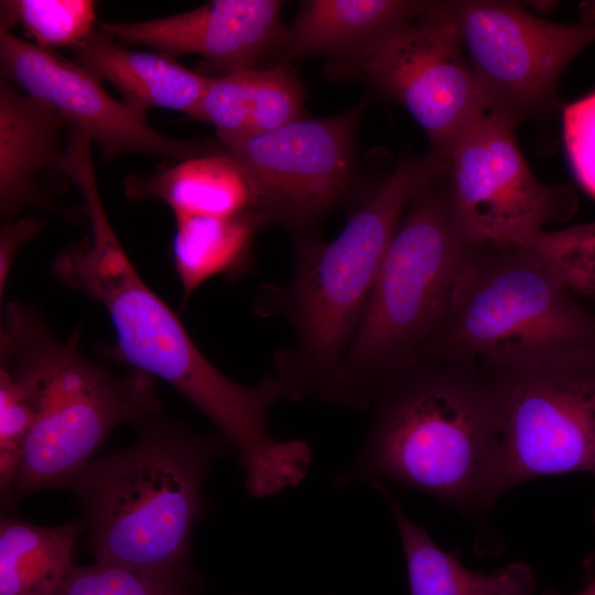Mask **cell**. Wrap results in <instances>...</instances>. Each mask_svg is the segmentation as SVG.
I'll return each mask as SVG.
<instances>
[{"label": "cell", "mask_w": 595, "mask_h": 595, "mask_svg": "<svg viewBox=\"0 0 595 595\" xmlns=\"http://www.w3.org/2000/svg\"><path fill=\"white\" fill-rule=\"evenodd\" d=\"M543 595H559L558 593L551 592V593H544ZM573 595H595V573L592 575V577L587 581V583L584 585V587L578 591L577 593Z\"/></svg>", "instance_id": "cell-29"}, {"label": "cell", "mask_w": 595, "mask_h": 595, "mask_svg": "<svg viewBox=\"0 0 595 595\" xmlns=\"http://www.w3.org/2000/svg\"><path fill=\"white\" fill-rule=\"evenodd\" d=\"M387 505L403 550L410 595H532L537 583L530 566L515 562L490 573L464 566L442 550L426 530L403 510L382 483L369 484Z\"/></svg>", "instance_id": "cell-20"}, {"label": "cell", "mask_w": 595, "mask_h": 595, "mask_svg": "<svg viewBox=\"0 0 595 595\" xmlns=\"http://www.w3.org/2000/svg\"><path fill=\"white\" fill-rule=\"evenodd\" d=\"M446 169L411 201L382 259L358 327L324 403L364 410L413 365L439 325L455 283L482 244L455 219Z\"/></svg>", "instance_id": "cell-6"}, {"label": "cell", "mask_w": 595, "mask_h": 595, "mask_svg": "<svg viewBox=\"0 0 595 595\" xmlns=\"http://www.w3.org/2000/svg\"><path fill=\"white\" fill-rule=\"evenodd\" d=\"M67 128L53 108L1 78L0 212L6 221L26 208L53 205L40 177H66L62 133Z\"/></svg>", "instance_id": "cell-15"}, {"label": "cell", "mask_w": 595, "mask_h": 595, "mask_svg": "<svg viewBox=\"0 0 595 595\" xmlns=\"http://www.w3.org/2000/svg\"><path fill=\"white\" fill-rule=\"evenodd\" d=\"M122 184L128 198L161 201L174 217L258 213L248 173L226 151L180 160L148 176L129 175Z\"/></svg>", "instance_id": "cell-19"}, {"label": "cell", "mask_w": 595, "mask_h": 595, "mask_svg": "<svg viewBox=\"0 0 595 595\" xmlns=\"http://www.w3.org/2000/svg\"><path fill=\"white\" fill-rule=\"evenodd\" d=\"M452 2L488 111L515 126L553 110L563 72L595 42L593 20L551 21L511 1Z\"/></svg>", "instance_id": "cell-10"}, {"label": "cell", "mask_w": 595, "mask_h": 595, "mask_svg": "<svg viewBox=\"0 0 595 595\" xmlns=\"http://www.w3.org/2000/svg\"><path fill=\"white\" fill-rule=\"evenodd\" d=\"M0 65L1 78L83 130L99 145L107 162L130 153L180 161L225 151L209 141L160 133L74 61L24 41L10 30L0 29Z\"/></svg>", "instance_id": "cell-13"}, {"label": "cell", "mask_w": 595, "mask_h": 595, "mask_svg": "<svg viewBox=\"0 0 595 595\" xmlns=\"http://www.w3.org/2000/svg\"><path fill=\"white\" fill-rule=\"evenodd\" d=\"M175 224L172 258L185 301L216 275L238 277L249 270L252 240L268 225L259 213L180 216Z\"/></svg>", "instance_id": "cell-21"}, {"label": "cell", "mask_w": 595, "mask_h": 595, "mask_svg": "<svg viewBox=\"0 0 595 595\" xmlns=\"http://www.w3.org/2000/svg\"><path fill=\"white\" fill-rule=\"evenodd\" d=\"M426 1L306 0L283 28L270 54L274 64L291 65L310 57L328 60L368 45L415 13Z\"/></svg>", "instance_id": "cell-18"}, {"label": "cell", "mask_w": 595, "mask_h": 595, "mask_svg": "<svg viewBox=\"0 0 595 595\" xmlns=\"http://www.w3.org/2000/svg\"><path fill=\"white\" fill-rule=\"evenodd\" d=\"M83 520L40 526L15 516L0 521V595H52L74 565Z\"/></svg>", "instance_id": "cell-22"}, {"label": "cell", "mask_w": 595, "mask_h": 595, "mask_svg": "<svg viewBox=\"0 0 595 595\" xmlns=\"http://www.w3.org/2000/svg\"><path fill=\"white\" fill-rule=\"evenodd\" d=\"M563 140L575 177L595 197V93L564 108Z\"/></svg>", "instance_id": "cell-27"}, {"label": "cell", "mask_w": 595, "mask_h": 595, "mask_svg": "<svg viewBox=\"0 0 595 595\" xmlns=\"http://www.w3.org/2000/svg\"><path fill=\"white\" fill-rule=\"evenodd\" d=\"M71 181L83 197L90 235L60 252L56 279L106 310L120 359L172 386L216 425L238 455L246 486L282 484L296 468L299 452L293 440H275L268 425L271 408L285 398L279 378L245 386L219 371L133 267L107 216L94 164H76Z\"/></svg>", "instance_id": "cell-1"}, {"label": "cell", "mask_w": 595, "mask_h": 595, "mask_svg": "<svg viewBox=\"0 0 595 595\" xmlns=\"http://www.w3.org/2000/svg\"><path fill=\"white\" fill-rule=\"evenodd\" d=\"M483 371L496 408L498 497L537 477L595 474V356Z\"/></svg>", "instance_id": "cell-9"}, {"label": "cell", "mask_w": 595, "mask_h": 595, "mask_svg": "<svg viewBox=\"0 0 595 595\" xmlns=\"http://www.w3.org/2000/svg\"><path fill=\"white\" fill-rule=\"evenodd\" d=\"M282 1L213 0L187 12L136 21H102L99 30L126 45L151 47L175 60L201 56L213 75L255 68L283 32Z\"/></svg>", "instance_id": "cell-14"}, {"label": "cell", "mask_w": 595, "mask_h": 595, "mask_svg": "<svg viewBox=\"0 0 595 595\" xmlns=\"http://www.w3.org/2000/svg\"><path fill=\"white\" fill-rule=\"evenodd\" d=\"M291 65L208 75L190 118L212 125L219 140L268 132L305 116V91Z\"/></svg>", "instance_id": "cell-17"}, {"label": "cell", "mask_w": 595, "mask_h": 595, "mask_svg": "<svg viewBox=\"0 0 595 595\" xmlns=\"http://www.w3.org/2000/svg\"><path fill=\"white\" fill-rule=\"evenodd\" d=\"M325 74L336 82L366 84L403 107L424 130L431 150L444 156L488 112L452 1H426L368 45L328 60Z\"/></svg>", "instance_id": "cell-8"}, {"label": "cell", "mask_w": 595, "mask_h": 595, "mask_svg": "<svg viewBox=\"0 0 595 595\" xmlns=\"http://www.w3.org/2000/svg\"><path fill=\"white\" fill-rule=\"evenodd\" d=\"M194 586L96 561L88 565L74 564L52 595H195Z\"/></svg>", "instance_id": "cell-25"}, {"label": "cell", "mask_w": 595, "mask_h": 595, "mask_svg": "<svg viewBox=\"0 0 595 595\" xmlns=\"http://www.w3.org/2000/svg\"><path fill=\"white\" fill-rule=\"evenodd\" d=\"M446 166V156L431 149L422 155L402 156L333 240L302 237L296 241L286 285L260 291L259 313L283 317L294 335L293 343L273 357L286 399L323 401L401 217Z\"/></svg>", "instance_id": "cell-4"}, {"label": "cell", "mask_w": 595, "mask_h": 595, "mask_svg": "<svg viewBox=\"0 0 595 595\" xmlns=\"http://www.w3.org/2000/svg\"><path fill=\"white\" fill-rule=\"evenodd\" d=\"M0 358V369L20 385L34 412L12 504L36 491L68 489L117 425L138 428L163 414L154 378L94 364L79 350L78 333L57 339L30 306L6 304Z\"/></svg>", "instance_id": "cell-5"}, {"label": "cell", "mask_w": 595, "mask_h": 595, "mask_svg": "<svg viewBox=\"0 0 595 595\" xmlns=\"http://www.w3.org/2000/svg\"><path fill=\"white\" fill-rule=\"evenodd\" d=\"M365 100L325 118L220 140L248 173L267 224L303 232L340 206L357 175L358 122Z\"/></svg>", "instance_id": "cell-11"}, {"label": "cell", "mask_w": 595, "mask_h": 595, "mask_svg": "<svg viewBox=\"0 0 595 595\" xmlns=\"http://www.w3.org/2000/svg\"><path fill=\"white\" fill-rule=\"evenodd\" d=\"M370 407L366 437L334 487L392 483L486 518L499 498L498 431L491 386L478 365L421 357Z\"/></svg>", "instance_id": "cell-2"}, {"label": "cell", "mask_w": 595, "mask_h": 595, "mask_svg": "<svg viewBox=\"0 0 595 595\" xmlns=\"http://www.w3.org/2000/svg\"><path fill=\"white\" fill-rule=\"evenodd\" d=\"M515 127L488 111L446 156L451 206L475 244H522L549 224L570 220L577 210L570 186L534 177L516 143Z\"/></svg>", "instance_id": "cell-12"}, {"label": "cell", "mask_w": 595, "mask_h": 595, "mask_svg": "<svg viewBox=\"0 0 595 595\" xmlns=\"http://www.w3.org/2000/svg\"><path fill=\"white\" fill-rule=\"evenodd\" d=\"M73 57L93 76L116 87L122 101L142 118L151 108L191 117L208 82V75L159 53L126 48L100 30L74 48Z\"/></svg>", "instance_id": "cell-16"}, {"label": "cell", "mask_w": 595, "mask_h": 595, "mask_svg": "<svg viewBox=\"0 0 595 595\" xmlns=\"http://www.w3.org/2000/svg\"><path fill=\"white\" fill-rule=\"evenodd\" d=\"M128 447L96 457L72 479L96 561L196 585L192 538L208 510L205 480L231 446L163 414Z\"/></svg>", "instance_id": "cell-3"}, {"label": "cell", "mask_w": 595, "mask_h": 595, "mask_svg": "<svg viewBox=\"0 0 595 595\" xmlns=\"http://www.w3.org/2000/svg\"><path fill=\"white\" fill-rule=\"evenodd\" d=\"M0 29L20 23L35 44L76 48L95 31L96 2L91 0H2Z\"/></svg>", "instance_id": "cell-23"}, {"label": "cell", "mask_w": 595, "mask_h": 595, "mask_svg": "<svg viewBox=\"0 0 595 595\" xmlns=\"http://www.w3.org/2000/svg\"><path fill=\"white\" fill-rule=\"evenodd\" d=\"M43 228V223L36 218L24 217L6 221L0 231V298L11 272L14 258L20 248L35 237Z\"/></svg>", "instance_id": "cell-28"}, {"label": "cell", "mask_w": 595, "mask_h": 595, "mask_svg": "<svg viewBox=\"0 0 595 595\" xmlns=\"http://www.w3.org/2000/svg\"><path fill=\"white\" fill-rule=\"evenodd\" d=\"M595 356V311L524 244L479 245L421 357L489 370Z\"/></svg>", "instance_id": "cell-7"}, {"label": "cell", "mask_w": 595, "mask_h": 595, "mask_svg": "<svg viewBox=\"0 0 595 595\" xmlns=\"http://www.w3.org/2000/svg\"><path fill=\"white\" fill-rule=\"evenodd\" d=\"M34 412L20 385L0 369V491L2 504H12Z\"/></svg>", "instance_id": "cell-26"}, {"label": "cell", "mask_w": 595, "mask_h": 595, "mask_svg": "<svg viewBox=\"0 0 595 595\" xmlns=\"http://www.w3.org/2000/svg\"><path fill=\"white\" fill-rule=\"evenodd\" d=\"M527 245L581 300L595 302V221L541 230Z\"/></svg>", "instance_id": "cell-24"}]
</instances>
